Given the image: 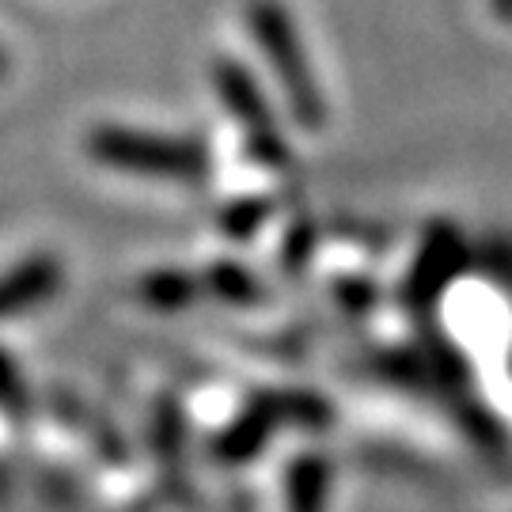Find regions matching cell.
<instances>
[{
  "mask_svg": "<svg viewBox=\"0 0 512 512\" xmlns=\"http://www.w3.org/2000/svg\"><path fill=\"white\" fill-rule=\"evenodd\" d=\"M213 88L220 92L224 107L232 110V118L243 126V141H247V148H251V156H255L258 164L274 167V171L293 164V152L285 145L281 126H277L274 110L266 103L262 88L255 84V76L247 73L239 61H232V57H217L213 61Z\"/></svg>",
  "mask_w": 512,
  "mask_h": 512,
  "instance_id": "cell-3",
  "label": "cell"
},
{
  "mask_svg": "<svg viewBox=\"0 0 512 512\" xmlns=\"http://www.w3.org/2000/svg\"><path fill=\"white\" fill-rule=\"evenodd\" d=\"M4 76H8V54L0 50V80H4Z\"/></svg>",
  "mask_w": 512,
  "mask_h": 512,
  "instance_id": "cell-6",
  "label": "cell"
},
{
  "mask_svg": "<svg viewBox=\"0 0 512 512\" xmlns=\"http://www.w3.org/2000/svg\"><path fill=\"white\" fill-rule=\"evenodd\" d=\"M247 23L255 31L262 57L270 61L274 76L281 80V92L289 99L293 118L304 129H319L327 122V103H323L319 80L311 73V61L304 54V42H300L289 8L281 0H251Z\"/></svg>",
  "mask_w": 512,
  "mask_h": 512,
  "instance_id": "cell-1",
  "label": "cell"
},
{
  "mask_svg": "<svg viewBox=\"0 0 512 512\" xmlns=\"http://www.w3.org/2000/svg\"><path fill=\"white\" fill-rule=\"evenodd\" d=\"M88 152L99 164L145 179H175V183H202L209 175V148L190 137H160L126 126H99L88 133Z\"/></svg>",
  "mask_w": 512,
  "mask_h": 512,
  "instance_id": "cell-2",
  "label": "cell"
},
{
  "mask_svg": "<svg viewBox=\"0 0 512 512\" xmlns=\"http://www.w3.org/2000/svg\"><path fill=\"white\" fill-rule=\"evenodd\" d=\"M490 4H494V12H497V16H501V19H509V23H512V0H490Z\"/></svg>",
  "mask_w": 512,
  "mask_h": 512,
  "instance_id": "cell-5",
  "label": "cell"
},
{
  "mask_svg": "<svg viewBox=\"0 0 512 512\" xmlns=\"http://www.w3.org/2000/svg\"><path fill=\"white\" fill-rule=\"evenodd\" d=\"M61 285V262L54 255H31L0 277V319L46 304Z\"/></svg>",
  "mask_w": 512,
  "mask_h": 512,
  "instance_id": "cell-4",
  "label": "cell"
}]
</instances>
